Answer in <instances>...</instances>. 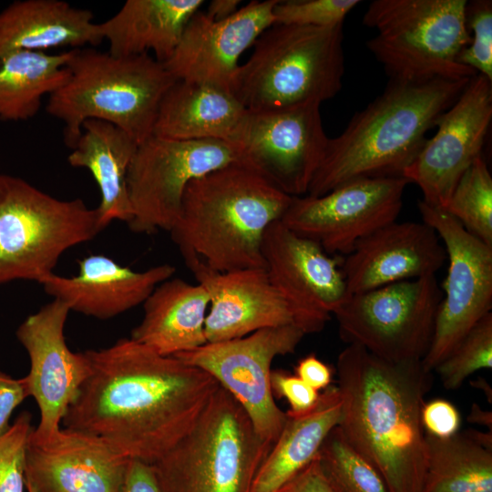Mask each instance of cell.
Returning <instances> with one entry per match:
<instances>
[{
  "mask_svg": "<svg viewBox=\"0 0 492 492\" xmlns=\"http://www.w3.org/2000/svg\"><path fill=\"white\" fill-rule=\"evenodd\" d=\"M90 373L62 421L152 465L192 427L220 387L205 371L133 339L87 350Z\"/></svg>",
  "mask_w": 492,
  "mask_h": 492,
  "instance_id": "1",
  "label": "cell"
},
{
  "mask_svg": "<svg viewBox=\"0 0 492 492\" xmlns=\"http://www.w3.org/2000/svg\"><path fill=\"white\" fill-rule=\"evenodd\" d=\"M342 400L338 427L382 476L389 492H423L424 397L431 373L421 361L395 363L348 344L336 362Z\"/></svg>",
  "mask_w": 492,
  "mask_h": 492,
  "instance_id": "2",
  "label": "cell"
},
{
  "mask_svg": "<svg viewBox=\"0 0 492 492\" xmlns=\"http://www.w3.org/2000/svg\"><path fill=\"white\" fill-rule=\"evenodd\" d=\"M292 199L250 165L231 163L188 184L169 232L186 265L219 272L265 269L263 235Z\"/></svg>",
  "mask_w": 492,
  "mask_h": 492,
  "instance_id": "3",
  "label": "cell"
},
{
  "mask_svg": "<svg viewBox=\"0 0 492 492\" xmlns=\"http://www.w3.org/2000/svg\"><path fill=\"white\" fill-rule=\"evenodd\" d=\"M469 80H389L339 136L329 138L306 195L321 196L360 179L403 177L425 143L427 131Z\"/></svg>",
  "mask_w": 492,
  "mask_h": 492,
  "instance_id": "4",
  "label": "cell"
},
{
  "mask_svg": "<svg viewBox=\"0 0 492 492\" xmlns=\"http://www.w3.org/2000/svg\"><path fill=\"white\" fill-rule=\"evenodd\" d=\"M69 77L49 96L46 112L64 123V141L74 148L88 119L108 122L138 144L153 135L159 104L177 81L149 54L114 56L95 48L73 49Z\"/></svg>",
  "mask_w": 492,
  "mask_h": 492,
  "instance_id": "5",
  "label": "cell"
},
{
  "mask_svg": "<svg viewBox=\"0 0 492 492\" xmlns=\"http://www.w3.org/2000/svg\"><path fill=\"white\" fill-rule=\"evenodd\" d=\"M343 24H273L240 65L230 91L248 111L320 103L335 97L344 75Z\"/></svg>",
  "mask_w": 492,
  "mask_h": 492,
  "instance_id": "6",
  "label": "cell"
},
{
  "mask_svg": "<svg viewBox=\"0 0 492 492\" xmlns=\"http://www.w3.org/2000/svg\"><path fill=\"white\" fill-rule=\"evenodd\" d=\"M272 446L220 386L190 430L151 466L161 492H251Z\"/></svg>",
  "mask_w": 492,
  "mask_h": 492,
  "instance_id": "7",
  "label": "cell"
},
{
  "mask_svg": "<svg viewBox=\"0 0 492 492\" xmlns=\"http://www.w3.org/2000/svg\"><path fill=\"white\" fill-rule=\"evenodd\" d=\"M466 0H374L363 17L376 31L366 42L390 80H462L477 73L458 63L470 41Z\"/></svg>",
  "mask_w": 492,
  "mask_h": 492,
  "instance_id": "8",
  "label": "cell"
},
{
  "mask_svg": "<svg viewBox=\"0 0 492 492\" xmlns=\"http://www.w3.org/2000/svg\"><path fill=\"white\" fill-rule=\"evenodd\" d=\"M97 211L81 199L60 200L0 173V284L41 282L68 249L96 237Z\"/></svg>",
  "mask_w": 492,
  "mask_h": 492,
  "instance_id": "9",
  "label": "cell"
},
{
  "mask_svg": "<svg viewBox=\"0 0 492 492\" xmlns=\"http://www.w3.org/2000/svg\"><path fill=\"white\" fill-rule=\"evenodd\" d=\"M441 300L429 275L351 294L333 314L344 343L386 361L415 362L430 347Z\"/></svg>",
  "mask_w": 492,
  "mask_h": 492,
  "instance_id": "10",
  "label": "cell"
},
{
  "mask_svg": "<svg viewBox=\"0 0 492 492\" xmlns=\"http://www.w3.org/2000/svg\"><path fill=\"white\" fill-rule=\"evenodd\" d=\"M235 162L245 163L234 142L150 136L138 145L128 172L129 229L145 234L169 231L179 216L188 184Z\"/></svg>",
  "mask_w": 492,
  "mask_h": 492,
  "instance_id": "11",
  "label": "cell"
},
{
  "mask_svg": "<svg viewBox=\"0 0 492 492\" xmlns=\"http://www.w3.org/2000/svg\"><path fill=\"white\" fill-rule=\"evenodd\" d=\"M422 221L439 236L448 260L430 347L423 358L432 373L492 308V247L444 209L417 202Z\"/></svg>",
  "mask_w": 492,
  "mask_h": 492,
  "instance_id": "12",
  "label": "cell"
},
{
  "mask_svg": "<svg viewBox=\"0 0 492 492\" xmlns=\"http://www.w3.org/2000/svg\"><path fill=\"white\" fill-rule=\"evenodd\" d=\"M305 335L294 325L264 328L173 356L210 374L243 407L257 434L273 445L287 415L272 391V364L277 356L293 353Z\"/></svg>",
  "mask_w": 492,
  "mask_h": 492,
  "instance_id": "13",
  "label": "cell"
},
{
  "mask_svg": "<svg viewBox=\"0 0 492 492\" xmlns=\"http://www.w3.org/2000/svg\"><path fill=\"white\" fill-rule=\"evenodd\" d=\"M407 184L404 177L360 179L321 196L292 197L280 220L329 255L346 256L359 240L396 220Z\"/></svg>",
  "mask_w": 492,
  "mask_h": 492,
  "instance_id": "14",
  "label": "cell"
},
{
  "mask_svg": "<svg viewBox=\"0 0 492 492\" xmlns=\"http://www.w3.org/2000/svg\"><path fill=\"white\" fill-rule=\"evenodd\" d=\"M320 103L246 111L231 142L244 162L292 197L304 196L318 169L329 138Z\"/></svg>",
  "mask_w": 492,
  "mask_h": 492,
  "instance_id": "15",
  "label": "cell"
},
{
  "mask_svg": "<svg viewBox=\"0 0 492 492\" xmlns=\"http://www.w3.org/2000/svg\"><path fill=\"white\" fill-rule=\"evenodd\" d=\"M492 82L476 74L436 120V133L405 169L425 203L444 209L464 172L481 156L492 118Z\"/></svg>",
  "mask_w": 492,
  "mask_h": 492,
  "instance_id": "16",
  "label": "cell"
},
{
  "mask_svg": "<svg viewBox=\"0 0 492 492\" xmlns=\"http://www.w3.org/2000/svg\"><path fill=\"white\" fill-rule=\"evenodd\" d=\"M69 312L64 302L53 299L26 317L15 333L29 357L25 379L40 414L30 435L35 439H46L61 428L90 373L86 352L74 353L67 345L65 325Z\"/></svg>",
  "mask_w": 492,
  "mask_h": 492,
  "instance_id": "17",
  "label": "cell"
},
{
  "mask_svg": "<svg viewBox=\"0 0 492 492\" xmlns=\"http://www.w3.org/2000/svg\"><path fill=\"white\" fill-rule=\"evenodd\" d=\"M187 267L210 296L207 342L241 338L261 329L285 325H294L305 334L323 330L272 285L265 269L219 272L196 262Z\"/></svg>",
  "mask_w": 492,
  "mask_h": 492,
  "instance_id": "18",
  "label": "cell"
},
{
  "mask_svg": "<svg viewBox=\"0 0 492 492\" xmlns=\"http://www.w3.org/2000/svg\"><path fill=\"white\" fill-rule=\"evenodd\" d=\"M278 0L251 1L231 17L215 22L199 10L187 23L179 45L163 65L176 80L230 90L239 57L275 24Z\"/></svg>",
  "mask_w": 492,
  "mask_h": 492,
  "instance_id": "19",
  "label": "cell"
},
{
  "mask_svg": "<svg viewBox=\"0 0 492 492\" xmlns=\"http://www.w3.org/2000/svg\"><path fill=\"white\" fill-rule=\"evenodd\" d=\"M272 285L322 329L349 296L338 256L294 233L281 220L265 231L261 243Z\"/></svg>",
  "mask_w": 492,
  "mask_h": 492,
  "instance_id": "20",
  "label": "cell"
},
{
  "mask_svg": "<svg viewBox=\"0 0 492 492\" xmlns=\"http://www.w3.org/2000/svg\"><path fill=\"white\" fill-rule=\"evenodd\" d=\"M129 461L104 439L64 427L29 436L26 481L36 492H121Z\"/></svg>",
  "mask_w": 492,
  "mask_h": 492,
  "instance_id": "21",
  "label": "cell"
},
{
  "mask_svg": "<svg viewBox=\"0 0 492 492\" xmlns=\"http://www.w3.org/2000/svg\"><path fill=\"white\" fill-rule=\"evenodd\" d=\"M446 260L436 231L424 221H393L359 240L341 262L348 294L436 272Z\"/></svg>",
  "mask_w": 492,
  "mask_h": 492,
  "instance_id": "22",
  "label": "cell"
},
{
  "mask_svg": "<svg viewBox=\"0 0 492 492\" xmlns=\"http://www.w3.org/2000/svg\"><path fill=\"white\" fill-rule=\"evenodd\" d=\"M78 267L76 276L54 272L40 284L47 294L64 302L70 311L100 320L143 304L153 290L176 272L169 263L136 272L102 254L79 260Z\"/></svg>",
  "mask_w": 492,
  "mask_h": 492,
  "instance_id": "23",
  "label": "cell"
},
{
  "mask_svg": "<svg viewBox=\"0 0 492 492\" xmlns=\"http://www.w3.org/2000/svg\"><path fill=\"white\" fill-rule=\"evenodd\" d=\"M90 10L62 0H17L0 11V59L16 51L46 52L103 41Z\"/></svg>",
  "mask_w": 492,
  "mask_h": 492,
  "instance_id": "24",
  "label": "cell"
},
{
  "mask_svg": "<svg viewBox=\"0 0 492 492\" xmlns=\"http://www.w3.org/2000/svg\"><path fill=\"white\" fill-rule=\"evenodd\" d=\"M209 305L210 296L201 284L171 277L159 283L143 302V317L130 338L162 355L196 349L207 343Z\"/></svg>",
  "mask_w": 492,
  "mask_h": 492,
  "instance_id": "25",
  "label": "cell"
},
{
  "mask_svg": "<svg viewBox=\"0 0 492 492\" xmlns=\"http://www.w3.org/2000/svg\"><path fill=\"white\" fill-rule=\"evenodd\" d=\"M201 0H128L109 19L99 23L103 40L114 56H132L152 51L164 64L174 53L184 28Z\"/></svg>",
  "mask_w": 492,
  "mask_h": 492,
  "instance_id": "26",
  "label": "cell"
},
{
  "mask_svg": "<svg viewBox=\"0 0 492 492\" xmlns=\"http://www.w3.org/2000/svg\"><path fill=\"white\" fill-rule=\"evenodd\" d=\"M246 111L228 89L177 80L159 104L153 135L178 140L231 142Z\"/></svg>",
  "mask_w": 492,
  "mask_h": 492,
  "instance_id": "27",
  "label": "cell"
},
{
  "mask_svg": "<svg viewBox=\"0 0 492 492\" xmlns=\"http://www.w3.org/2000/svg\"><path fill=\"white\" fill-rule=\"evenodd\" d=\"M138 145L118 127L88 119L67 156L70 166L87 169L97 182L101 199L96 210L102 231L113 220L128 223L132 218L127 178Z\"/></svg>",
  "mask_w": 492,
  "mask_h": 492,
  "instance_id": "28",
  "label": "cell"
},
{
  "mask_svg": "<svg viewBox=\"0 0 492 492\" xmlns=\"http://www.w3.org/2000/svg\"><path fill=\"white\" fill-rule=\"evenodd\" d=\"M342 400L337 386L320 393L316 405L307 413L287 418L281 434L260 466L251 492H279L311 464L328 434L338 425Z\"/></svg>",
  "mask_w": 492,
  "mask_h": 492,
  "instance_id": "29",
  "label": "cell"
},
{
  "mask_svg": "<svg viewBox=\"0 0 492 492\" xmlns=\"http://www.w3.org/2000/svg\"><path fill=\"white\" fill-rule=\"evenodd\" d=\"M73 49L59 54L16 51L0 59V120L25 121L35 117L45 96L69 77Z\"/></svg>",
  "mask_w": 492,
  "mask_h": 492,
  "instance_id": "30",
  "label": "cell"
},
{
  "mask_svg": "<svg viewBox=\"0 0 492 492\" xmlns=\"http://www.w3.org/2000/svg\"><path fill=\"white\" fill-rule=\"evenodd\" d=\"M423 492H492V449L466 431L439 438L428 434Z\"/></svg>",
  "mask_w": 492,
  "mask_h": 492,
  "instance_id": "31",
  "label": "cell"
},
{
  "mask_svg": "<svg viewBox=\"0 0 492 492\" xmlns=\"http://www.w3.org/2000/svg\"><path fill=\"white\" fill-rule=\"evenodd\" d=\"M317 460L333 492H389L382 476L335 426L326 436Z\"/></svg>",
  "mask_w": 492,
  "mask_h": 492,
  "instance_id": "32",
  "label": "cell"
},
{
  "mask_svg": "<svg viewBox=\"0 0 492 492\" xmlns=\"http://www.w3.org/2000/svg\"><path fill=\"white\" fill-rule=\"evenodd\" d=\"M445 210L492 247V177L481 156L461 176Z\"/></svg>",
  "mask_w": 492,
  "mask_h": 492,
  "instance_id": "33",
  "label": "cell"
},
{
  "mask_svg": "<svg viewBox=\"0 0 492 492\" xmlns=\"http://www.w3.org/2000/svg\"><path fill=\"white\" fill-rule=\"evenodd\" d=\"M492 368V313L485 315L436 367L443 386L459 388L475 372Z\"/></svg>",
  "mask_w": 492,
  "mask_h": 492,
  "instance_id": "34",
  "label": "cell"
},
{
  "mask_svg": "<svg viewBox=\"0 0 492 492\" xmlns=\"http://www.w3.org/2000/svg\"><path fill=\"white\" fill-rule=\"evenodd\" d=\"M466 22L470 41L460 52L458 63L492 82V2H467Z\"/></svg>",
  "mask_w": 492,
  "mask_h": 492,
  "instance_id": "35",
  "label": "cell"
},
{
  "mask_svg": "<svg viewBox=\"0 0 492 492\" xmlns=\"http://www.w3.org/2000/svg\"><path fill=\"white\" fill-rule=\"evenodd\" d=\"M30 413L19 414L0 435V492H26V455L33 430Z\"/></svg>",
  "mask_w": 492,
  "mask_h": 492,
  "instance_id": "36",
  "label": "cell"
},
{
  "mask_svg": "<svg viewBox=\"0 0 492 492\" xmlns=\"http://www.w3.org/2000/svg\"><path fill=\"white\" fill-rule=\"evenodd\" d=\"M359 0H287L273 8L275 24L331 26L343 24Z\"/></svg>",
  "mask_w": 492,
  "mask_h": 492,
  "instance_id": "37",
  "label": "cell"
},
{
  "mask_svg": "<svg viewBox=\"0 0 492 492\" xmlns=\"http://www.w3.org/2000/svg\"><path fill=\"white\" fill-rule=\"evenodd\" d=\"M271 386L273 396L283 397L287 400L290 410L288 413L301 415L312 410L317 404L320 393L295 374L281 370H272Z\"/></svg>",
  "mask_w": 492,
  "mask_h": 492,
  "instance_id": "38",
  "label": "cell"
},
{
  "mask_svg": "<svg viewBox=\"0 0 492 492\" xmlns=\"http://www.w3.org/2000/svg\"><path fill=\"white\" fill-rule=\"evenodd\" d=\"M421 423L425 434L446 438L458 432L461 416L452 403L436 398L424 403L421 409Z\"/></svg>",
  "mask_w": 492,
  "mask_h": 492,
  "instance_id": "39",
  "label": "cell"
},
{
  "mask_svg": "<svg viewBox=\"0 0 492 492\" xmlns=\"http://www.w3.org/2000/svg\"><path fill=\"white\" fill-rule=\"evenodd\" d=\"M28 396L25 377L14 378L0 369V435L10 426L15 409Z\"/></svg>",
  "mask_w": 492,
  "mask_h": 492,
  "instance_id": "40",
  "label": "cell"
},
{
  "mask_svg": "<svg viewBox=\"0 0 492 492\" xmlns=\"http://www.w3.org/2000/svg\"><path fill=\"white\" fill-rule=\"evenodd\" d=\"M295 375L314 390L322 392L331 385L333 369L314 354H311L298 361Z\"/></svg>",
  "mask_w": 492,
  "mask_h": 492,
  "instance_id": "41",
  "label": "cell"
},
{
  "mask_svg": "<svg viewBox=\"0 0 492 492\" xmlns=\"http://www.w3.org/2000/svg\"><path fill=\"white\" fill-rule=\"evenodd\" d=\"M279 492H333L317 457L287 482Z\"/></svg>",
  "mask_w": 492,
  "mask_h": 492,
  "instance_id": "42",
  "label": "cell"
},
{
  "mask_svg": "<svg viewBox=\"0 0 492 492\" xmlns=\"http://www.w3.org/2000/svg\"><path fill=\"white\" fill-rule=\"evenodd\" d=\"M121 492H161L151 465L130 459Z\"/></svg>",
  "mask_w": 492,
  "mask_h": 492,
  "instance_id": "43",
  "label": "cell"
},
{
  "mask_svg": "<svg viewBox=\"0 0 492 492\" xmlns=\"http://www.w3.org/2000/svg\"><path fill=\"white\" fill-rule=\"evenodd\" d=\"M240 3V0H213L210 2L204 13L212 21H222L239 10Z\"/></svg>",
  "mask_w": 492,
  "mask_h": 492,
  "instance_id": "44",
  "label": "cell"
},
{
  "mask_svg": "<svg viewBox=\"0 0 492 492\" xmlns=\"http://www.w3.org/2000/svg\"><path fill=\"white\" fill-rule=\"evenodd\" d=\"M470 423L481 425L492 429V413L481 409L477 404H473L467 417Z\"/></svg>",
  "mask_w": 492,
  "mask_h": 492,
  "instance_id": "45",
  "label": "cell"
},
{
  "mask_svg": "<svg viewBox=\"0 0 492 492\" xmlns=\"http://www.w3.org/2000/svg\"><path fill=\"white\" fill-rule=\"evenodd\" d=\"M471 384H473V386H476L479 389H484L485 394L487 395L489 402L491 403V395H492L491 389L488 386L489 384H487V383L485 380L478 379L477 381L472 382Z\"/></svg>",
  "mask_w": 492,
  "mask_h": 492,
  "instance_id": "46",
  "label": "cell"
},
{
  "mask_svg": "<svg viewBox=\"0 0 492 492\" xmlns=\"http://www.w3.org/2000/svg\"><path fill=\"white\" fill-rule=\"evenodd\" d=\"M26 492H36L34 487L26 481Z\"/></svg>",
  "mask_w": 492,
  "mask_h": 492,
  "instance_id": "47",
  "label": "cell"
}]
</instances>
